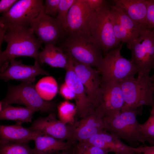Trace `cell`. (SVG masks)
Masks as SVG:
<instances>
[{
    "label": "cell",
    "instance_id": "cell-1",
    "mask_svg": "<svg viewBox=\"0 0 154 154\" xmlns=\"http://www.w3.org/2000/svg\"><path fill=\"white\" fill-rule=\"evenodd\" d=\"M3 41L7 43L6 49L0 52L1 72L9 66L16 58L30 57L36 60L42 43L30 27H10L5 29Z\"/></svg>",
    "mask_w": 154,
    "mask_h": 154
},
{
    "label": "cell",
    "instance_id": "cell-2",
    "mask_svg": "<svg viewBox=\"0 0 154 154\" xmlns=\"http://www.w3.org/2000/svg\"><path fill=\"white\" fill-rule=\"evenodd\" d=\"M58 47L76 60L97 69L104 58L102 51L88 32H76L70 35Z\"/></svg>",
    "mask_w": 154,
    "mask_h": 154
},
{
    "label": "cell",
    "instance_id": "cell-3",
    "mask_svg": "<svg viewBox=\"0 0 154 154\" xmlns=\"http://www.w3.org/2000/svg\"><path fill=\"white\" fill-rule=\"evenodd\" d=\"M153 83L149 74L140 78L132 77L120 83L124 102L121 111L138 110L143 106H154Z\"/></svg>",
    "mask_w": 154,
    "mask_h": 154
},
{
    "label": "cell",
    "instance_id": "cell-4",
    "mask_svg": "<svg viewBox=\"0 0 154 154\" xmlns=\"http://www.w3.org/2000/svg\"><path fill=\"white\" fill-rule=\"evenodd\" d=\"M138 112L121 111L114 117L104 118V130L131 145L140 143L145 145L147 141L137 119Z\"/></svg>",
    "mask_w": 154,
    "mask_h": 154
},
{
    "label": "cell",
    "instance_id": "cell-5",
    "mask_svg": "<svg viewBox=\"0 0 154 154\" xmlns=\"http://www.w3.org/2000/svg\"><path fill=\"white\" fill-rule=\"evenodd\" d=\"M110 6L106 1L95 11L90 22L89 32L94 41L102 52H108L119 47L116 38L110 16Z\"/></svg>",
    "mask_w": 154,
    "mask_h": 154
},
{
    "label": "cell",
    "instance_id": "cell-6",
    "mask_svg": "<svg viewBox=\"0 0 154 154\" xmlns=\"http://www.w3.org/2000/svg\"><path fill=\"white\" fill-rule=\"evenodd\" d=\"M131 52L130 60L140 78L149 74L154 68V30L147 28L127 43Z\"/></svg>",
    "mask_w": 154,
    "mask_h": 154
},
{
    "label": "cell",
    "instance_id": "cell-7",
    "mask_svg": "<svg viewBox=\"0 0 154 154\" xmlns=\"http://www.w3.org/2000/svg\"><path fill=\"white\" fill-rule=\"evenodd\" d=\"M122 44L119 47L107 53L100 67L97 69L101 75V80L111 81L120 83L137 73L130 60L123 57L120 50Z\"/></svg>",
    "mask_w": 154,
    "mask_h": 154
},
{
    "label": "cell",
    "instance_id": "cell-8",
    "mask_svg": "<svg viewBox=\"0 0 154 154\" xmlns=\"http://www.w3.org/2000/svg\"><path fill=\"white\" fill-rule=\"evenodd\" d=\"M2 102L10 105H24L42 112H51L55 108L54 102L43 100L37 93L35 86L28 82H22L19 85L10 86Z\"/></svg>",
    "mask_w": 154,
    "mask_h": 154
},
{
    "label": "cell",
    "instance_id": "cell-9",
    "mask_svg": "<svg viewBox=\"0 0 154 154\" xmlns=\"http://www.w3.org/2000/svg\"><path fill=\"white\" fill-rule=\"evenodd\" d=\"M42 0H18L0 18V27H31L33 20L43 10Z\"/></svg>",
    "mask_w": 154,
    "mask_h": 154
},
{
    "label": "cell",
    "instance_id": "cell-10",
    "mask_svg": "<svg viewBox=\"0 0 154 154\" xmlns=\"http://www.w3.org/2000/svg\"><path fill=\"white\" fill-rule=\"evenodd\" d=\"M101 101L96 110L103 118L114 117L121 111L124 100L120 83L101 80Z\"/></svg>",
    "mask_w": 154,
    "mask_h": 154
},
{
    "label": "cell",
    "instance_id": "cell-11",
    "mask_svg": "<svg viewBox=\"0 0 154 154\" xmlns=\"http://www.w3.org/2000/svg\"><path fill=\"white\" fill-rule=\"evenodd\" d=\"M31 27L38 39L45 46L56 45L66 37L63 29L56 19L46 14L43 10L33 20Z\"/></svg>",
    "mask_w": 154,
    "mask_h": 154
},
{
    "label": "cell",
    "instance_id": "cell-12",
    "mask_svg": "<svg viewBox=\"0 0 154 154\" xmlns=\"http://www.w3.org/2000/svg\"><path fill=\"white\" fill-rule=\"evenodd\" d=\"M68 55L71 58L74 70L84 86L88 98L95 110L99 107L101 101V78L100 74L92 67L78 62Z\"/></svg>",
    "mask_w": 154,
    "mask_h": 154
},
{
    "label": "cell",
    "instance_id": "cell-13",
    "mask_svg": "<svg viewBox=\"0 0 154 154\" xmlns=\"http://www.w3.org/2000/svg\"><path fill=\"white\" fill-rule=\"evenodd\" d=\"M95 11L86 0H76L69 10L64 28L66 37L76 32H89L90 22Z\"/></svg>",
    "mask_w": 154,
    "mask_h": 154
},
{
    "label": "cell",
    "instance_id": "cell-14",
    "mask_svg": "<svg viewBox=\"0 0 154 154\" xmlns=\"http://www.w3.org/2000/svg\"><path fill=\"white\" fill-rule=\"evenodd\" d=\"M67 56L68 66L66 70L65 82L75 95L76 116L83 118L94 111L87 96L85 87L76 74L70 56Z\"/></svg>",
    "mask_w": 154,
    "mask_h": 154
},
{
    "label": "cell",
    "instance_id": "cell-15",
    "mask_svg": "<svg viewBox=\"0 0 154 154\" xmlns=\"http://www.w3.org/2000/svg\"><path fill=\"white\" fill-rule=\"evenodd\" d=\"M28 128L42 135H48L61 141L72 140L70 125L57 119L54 114H51L45 117H40L35 120Z\"/></svg>",
    "mask_w": 154,
    "mask_h": 154
},
{
    "label": "cell",
    "instance_id": "cell-16",
    "mask_svg": "<svg viewBox=\"0 0 154 154\" xmlns=\"http://www.w3.org/2000/svg\"><path fill=\"white\" fill-rule=\"evenodd\" d=\"M40 75H48L49 73L37 62H35L33 66H28L23 64L21 60L13 59L10 61L8 67L0 73V78L5 82L13 80L33 83L36 76Z\"/></svg>",
    "mask_w": 154,
    "mask_h": 154
},
{
    "label": "cell",
    "instance_id": "cell-17",
    "mask_svg": "<svg viewBox=\"0 0 154 154\" xmlns=\"http://www.w3.org/2000/svg\"><path fill=\"white\" fill-rule=\"evenodd\" d=\"M83 141L115 154H142V146L134 147L128 146L115 136L105 130Z\"/></svg>",
    "mask_w": 154,
    "mask_h": 154
},
{
    "label": "cell",
    "instance_id": "cell-18",
    "mask_svg": "<svg viewBox=\"0 0 154 154\" xmlns=\"http://www.w3.org/2000/svg\"><path fill=\"white\" fill-rule=\"evenodd\" d=\"M82 118L70 125L72 141H85L104 130L103 118L95 110Z\"/></svg>",
    "mask_w": 154,
    "mask_h": 154
},
{
    "label": "cell",
    "instance_id": "cell-19",
    "mask_svg": "<svg viewBox=\"0 0 154 154\" xmlns=\"http://www.w3.org/2000/svg\"><path fill=\"white\" fill-rule=\"evenodd\" d=\"M41 133L33 131L28 128L22 126L21 124L16 123L13 125L0 126V143H28L34 140Z\"/></svg>",
    "mask_w": 154,
    "mask_h": 154
},
{
    "label": "cell",
    "instance_id": "cell-20",
    "mask_svg": "<svg viewBox=\"0 0 154 154\" xmlns=\"http://www.w3.org/2000/svg\"><path fill=\"white\" fill-rule=\"evenodd\" d=\"M112 1L133 20L147 26V0H114Z\"/></svg>",
    "mask_w": 154,
    "mask_h": 154
},
{
    "label": "cell",
    "instance_id": "cell-21",
    "mask_svg": "<svg viewBox=\"0 0 154 154\" xmlns=\"http://www.w3.org/2000/svg\"><path fill=\"white\" fill-rule=\"evenodd\" d=\"M35 62L40 64H46L51 67L61 68L66 70L68 66L67 55L56 45L45 46L44 48L39 52Z\"/></svg>",
    "mask_w": 154,
    "mask_h": 154
},
{
    "label": "cell",
    "instance_id": "cell-22",
    "mask_svg": "<svg viewBox=\"0 0 154 154\" xmlns=\"http://www.w3.org/2000/svg\"><path fill=\"white\" fill-rule=\"evenodd\" d=\"M35 154H53L68 149L73 145L72 142H65L51 136L44 135L38 136L34 140Z\"/></svg>",
    "mask_w": 154,
    "mask_h": 154
},
{
    "label": "cell",
    "instance_id": "cell-23",
    "mask_svg": "<svg viewBox=\"0 0 154 154\" xmlns=\"http://www.w3.org/2000/svg\"><path fill=\"white\" fill-rule=\"evenodd\" d=\"M1 102L2 108L0 110V120L14 121L16 123L22 124L31 122L33 114L37 111L30 108L14 107Z\"/></svg>",
    "mask_w": 154,
    "mask_h": 154
},
{
    "label": "cell",
    "instance_id": "cell-24",
    "mask_svg": "<svg viewBox=\"0 0 154 154\" xmlns=\"http://www.w3.org/2000/svg\"><path fill=\"white\" fill-rule=\"evenodd\" d=\"M110 7L122 25L132 36L133 40L148 28L147 26L140 24L133 20L117 6L113 4Z\"/></svg>",
    "mask_w": 154,
    "mask_h": 154
},
{
    "label": "cell",
    "instance_id": "cell-25",
    "mask_svg": "<svg viewBox=\"0 0 154 154\" xmlns=\"http://www.w3.org/2000/svg\"><path fill=\"white\" fill-rule=\"evenodd\" d=\"M35 87L40 96L44 100L48 101L55 96L58 88L56 81L51 76L41 79L37 82Z\"/></svg>",
    "mask_w": 154,
    "mask_h": 154
},
{
    "label": "cell",
    "instance_id": "cell-26",
    "mask_svg": "<svg viewBox=\"0 0 154 154\" xmlns=\"http://www.w3.org/2000/svg\"><path fill=\"white\" fill-rule=\"evenodd\" d=\"M58 115L59 120L63 123L72 125L75 123L76 116V105L68 101L61 102L58 107Z\"/></svg>",
    "mask_w": 154,
    "mask_h": 154
},
{
    "label": "cell",
    "instance_id": "cell-27",
    "mask_svg": "<svg viewBox=\"0 0 154 154\" xmlns=\"http://www.w3.org/2000/svg\"><path fill=\"white\" fill-rule=\"evenodd\" d=\"M28 143H0V154H35L34 149Z\"/></svg>",
    "mask_w": 154,
    "mask_h": 154
},
{
    "label": "cell",
    "instance_id": "cell-28",
    "mask_svg": "<svg viewBox=\"0 0 154 154\" xmlns=\"http://www.w3.org/2000/svg\"><path fill=\"white\" fill-rule=\"evenodd\" d=\"M109 16L115 35L117 40L120 42L127 44L132 40V37L121 24L115 14L111 10L110 7Z\"/></svg>",
    "mask_w": 154,
    "mask_h": 154
},
{
    "label": "cell",
    "instance_id": "cell-29",
    "mask_svg": "<svg viewBox=\"0 0 154 154\" xmlns=\"http://www.w3.org/2000/svg\"><path fill=\"white\" fill-rule=\"evenodd\" d=\"M76 1L60 0L58 5V14L55 18L63 29L69 10Z\"/></svg>",
    "mask_w": 154,
    "mask_h": 154
},
{
    "label": "cell",
    "instance_id": "cell-30",
    "mask_svg": "<svg viewBox=\"0 0 154 154\" xmlns=\"http://www.w3.org/2000/svg\"><path fill=\"white\" fill-rule=\"evenodd\" d=\"M74 154H108L106 151L84 141L74 145Z\"/></svg>",
    "mask_w": 154,
    "mask_h": 154
},
{
    "label": "cell",
    "instance_id": "cell-31",
    "mask_svg": "<svg viewBox=\"0 0 154 154\" xmlns=\"http://www.w3.org/2000/svg\"><path fill=\"white\" fill-rule=\"evenodd\" d=\"M142 132L147 140V142L151 146L154 145V119L150 115L147 120L144 123L141 124Z\"/></svg>",
    "mask_w": 154,
    "mask_h": 154
},
{
    "label": "cell",
    "instance_id": "cell-32",
    "mask_svg": "<svg viewBox=\"0 0 154 154\" xmlns=\"http://www.w3.org/2000/svg\"><path fill=\"white\" fill-rule=\"evenodd\" d=\"M60 1V0H45L43 8L44 13L47 15L52 16V17H56L58 13V5Z\"/></svg>",
    "mask_w": 154,
    "mask_h": 154
},
{
    "label": "cell",
    "instance_id": "cell-33",
    "mask_svg": "<svg viewBox=\"0 0 154 154\" xmlns=\"http://www.w3.org/2000/svg\"><path fill=\"white\" fill-rule=\"evenodd\" d=\"M147 25L148 28L154 30V0H147Z\"/></svg>",
    "mask_w": 154,
    "mask_h": 154
},
{
    "label": "cell",
    "instance_id": "cell-34",
    "mask_svg": "<svg viewBox=\"0 0 154 154\" xmlns=\"http://www.w3.org/2000/svg\"><path fill=\"white\" fill-rule=\"evenodd\" d=\"M60 93L66 100H71L75 98L74 94L65 82L61 85L60 89Z\"/></svg>",
    "mask_w": 154,
    "mask_h": 154
},
{
    "label": "cell",
    "instance_id": "cell-35",
    "mask_svg": "<svg viewBox=\"0 0 154 154\" xmlns=\"http://www.w3.org/2000/svg\"><path fill=\"white\" fill-rule=\"evenodd\" d=\"M18 1V0H0V13H3L8 11Z\"/></svg>",
    "mask_w": 154,
    "mask_h": 154
},
{
    "label": "cell",
    "instance_id": "cell-36",
    "mask_svg": "<svg viewBox=\"0 0 154 154\" xmlns=\"http://www.w3.org/2000/svg\"><path fill=\"white\" fill-rule=\"evenodd\" d=\"M90 7L96 11L104 4L106 1L103 0H86Z\"/></svg>",
    "mask_w": 154,
    "mask_h": 154
},
{
    "label": "cell",
    "instance_id": "cell-37",
    "mask_svg": "<svg viewBox=\"0 0 154 154\" xmlns=\"http://www.w3.org/2000/svg\"><path fill=\"white\" fill-rule=\"evenodd\" d=\"M142 154H154V145L151 146H143Z\"/></svg>",
    "mask_w": 154,
    "mask_h": 154
},
{
    "label": "cell",
    "instance_id": "cell-38",
    "mask_svg": "<svg viewBox=\"0 0 154 154\" xmlns=\"http://www.w3.org/2000/svg\"><path fill=\"white\" fill-rule=\"evenodd\" d=\"M57 154H74V146H73L70 148L63 150L61 153Z\"/></svg>",
    "mask_w": 154,
    "mask_h": 154
},
{
    "label": "cell",
    "instance_id": "cell-39",
    "mask_svg": "<svg viewBox=\"0 0 154 154\" xmlns=\"http://www.w3.org/2000/svg\"><path fill=\"white\" fill-rule=\"evenodd\" d=\"M150 115L154 119V106H152Z\"/></svg>",
    "mask_w": 154,
    "mask_h": 154
},
{
    "label": "cell",
    "instance_id": "cell-40",
    "mask_svg": "<svg viewBox=\"0 0 154 154\" xmlns=\"http://www.w3.org/2000/svg\"><path fill=\"white\" fill-rule=\"evenodd\" d=\"M152 80L153 83H154V73L152 76H151Z\"/></svg>",
    "mask_w": 154,
    "mask_h": 154
},
{
    "label": "cell",
    "instance_id": "cell-41",
    "mask_svg": "<svg viewBox=\"0 0 154 154\" xmlns=\"http://www.w3.org/2000/svg\"><path fill=\"white\" fill-rule=\"evenodd\" d=\"M152 89L154 92V83H153V84H152Z\"/></svg>",
    "mask_w": 154,
    "mask_h": 154
},
{
    "label": "cell",
    "instance_id": "cell-42",
    "mask_svg": "<svg viewBox=\"0 0 154 154\" xmlns=\"http://www.w3.org/2000/svg\"></svg>",
    "mask_w": 154,
    "mask_h": 154
}]
</instances>
